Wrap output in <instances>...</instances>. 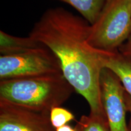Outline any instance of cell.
I'll use <instances>...</instances> for the list:
<instances>
[{
  "instance_id": "7a4b0ae2",
  "label": "cell",
  "mask_w": 131,
  "mask_h": 131,
  "mask_svg": "<svg viewBox=\"0 0 131 131\" xmlns=\"http://www.w3.org/2000/svg\"><path fill=\"white\" fill-rule=\"evenodd\" d=\"M73 91L62 73L0 81V100L47 114Z\"/></svg>"
},
{
  "instance_id": "ba28073f",
  "label": "cell",
  "mask_w": 131,
  "mask_h": 131,
  "mask_svg": "<svg viewBox=\"0 0 131 131\" xmlns=\"http://www.w3.org/2000/svg\"><path fill=\"white\" fill-rule=\"evenodd\" d=\"M42 46H45L30 35L27 37H19L0 31L1 55H16Z\"/></svg>"
},
{
  "instance_id": "8fae6325",
  "label": "cell",
  "mask_w": 131,
  "mask_h": 131,
  "mask_svg": "<svg viewBox=\"0 0 131 131\" xmlns=\"http://www.w3.org/2000/svg\"><path fill=\"white\" fill-rule=\"evenodd\" d=\"M49 118L52 126L56 129L72 122L75 119V116L68 109L58 106L51 109Z\"/></svg>"
},
{
  "instance_id": "3957f363",
  "label": "cell",
  "mask_w": 131,
  "mask_h": 131,
  "mask_svg": "<svg viewBox=\"0 0 131 131\" xmlns=\"http://www.w3.org/2000/svg\"><path fill=\"white\" fill-rule=\"evenodd\" d=\"M131 34V0H107L94 23L90 24L88 42L93 48L115 52Z\"/></svg>"
},
{
  "instance_id": "30bf717a",
  "label": "cell",
  "mask_w": 131,
  "mask_h": 131,
  "mask_svg": "<svg viewBox=\"0 0 131 131\" xmlns=\"http://www.w3.org/2000/svg\"><path fill=\"white\" fill-rule=\"evenodd\" d=\"M77 131H110L105 115H96L90 113L83 115L77 123Z\"/></svg>"
},
{
  "instance_id": "5bb4252c",
  "label": "cell",
  "mask_w": 131,
  "mask_h": 131,
  "mask_svg": "<svg viewBox=\"0 0 131 131\" xmlns=\"http://www.w3.org/2000/svg\"><path fill=\"white\" fill-rule=\"evenodd\" d=\"M125 97H126V102L127 112L130 113V121H131V97L127 94L126 92ZM130 124H131V122H130Z\"/></svg>"
},
{
  "instance_id": "8992f818",
  "label": "cell",
  "mask_w": 131,
  "mask_h": 131,
  "mask_svg": "<svg viewBox=\"0 0 131 131\" xmlns=\"http://www.w3.org/2000/svg\"><path fill=\"white\" fill-rule=\"evenodd\" d=\"M0 131H56L49 114L0 100Z\"/></svg>"
},
{
  "instance_id": "9a60e30c",
  "label": "cell",
  "mask_w": 131,
  "mask_h": 131,
  "mask_svg": "<svg viewBox=\"0 0 131 131\" xmlns=\"http://www.w3.org/2000/svg\"></svg>"
},
{
  "instance_id": "5b68a950",
  "label": "cell",
  "mask_w": 131,
  "mask_h": 131,
  "mask_svg": "<svg viewBox=\"0 0 131 131\" xmlns=\"http://www.w3.org/2000/svg\"><path fill=\"white\" fill-rule=\"evenodd\" d=\"M101 98L110 131H130L126 123V91L112 71L103 68L100 75Z\"/></svg>"
},
{
  "instance_id": "6da1fadb",
  "label": "cell",
  "mask_w": 131,
  "mask_h": 131,
  "mask_svg": "<svg viewBox=\"0 0 131 131\" xmlns=\"http://www.w3.org/2000/svg\"><path fill=\"white\" fill-rule=\"evenodd\" d=\"M89 27L88 21L63 8H52L42 14L29 35L55 55L64 77L86 99L90 113L105 115L100 89L104 52L88 42Z\"/></svg>"
},
{
  "instance_id": "277c9868",
  "label": "cell",
  "mask_w": 131,
  "mask_h": 131,
  "mask_svg": "<svg viewBox=\"0 0 131 131\" xmlns=\"http://www.w3.org/2000/svg\"><path fill=\"white\" fill-rule=\"evenodd\" d=\"M62 73L58 59L45 46L24 53L0 57V80Z\"/></svg>"
},
{
  "instance_id": "9c48e42d",
  "label": "cell",
  "mask_w": 131,
  "mask_h": 131,
  "mask_svg": "<svg viewBox=\"0 0 131 131\" xmlns=\"http://www.w3.org/2000/svg\"><path fill=\"white\" fill-rule=\"evenodd\" d=\"M76 9L90 24L94 23L107 0H59Z\"/></svg>"
},
{
  "instance_id": "52a82bcc",
  "label": "cell",
  "mask_w": 131,
  "mask_h": 131,
  "mask_svg": "<svg viewBox=\"0 0 131 131\" xmlns=\"http://www.w3.org/2000/svg\"><path fill=\"white\" fill-rule=\"evenodd\" d=\"M103 68L117 77L126 92L131 97V57L119 50L103 54Z\"/></svg>"
},
{
  "instance_id": "7c38bea8",
  "label": "cell",
  "mask_w": 131,
  "mask_h": 131,
  "mask_svg": "<svg viewBox=\"0 0 131 131\" xmlns=\"http://www.w3.org/2000/svg\"><path fill=\"white\" fill-rule=\"evenodd\" d=\"M119 50L131 57V34L125 43L119 48Z\"/></svg>"
},
{
  "instance_id": "4fadbf2b",
  "label": "cell",
  "mask_w": 131,
  "mask_h": 131,
  "mask_svg": "<svg viewBox=\"0 0 131 131\" xmlns=\"http://www.w3.org/2000/svg\"><path fill=\"white\" fill-rule=\"evenodd\" d=\"M56 131H77V129L73 128L70 126L68 125V124H66L64 126H63L58 127L55 129Z\"/></svg>"
}]
</instances>
